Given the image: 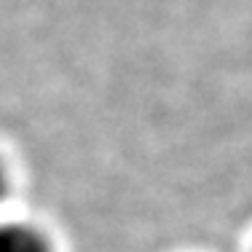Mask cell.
I'll return each mask as SVG.
<instances>
[{
    "instance_id": "6da1fadb",
    "label": "cell",
    "mask_w": 252,
    "mask_h": 252,
    "mask_svg": "<svg viewBox=\"0 0 252 252\" xmlns=\"http://www.w3.org/2000/svg\"><path fill=\"white\" fill-rule=\"evenodd\" d=\"M0 252H51V244L27 223H0Z\"/></svg>"
},
{
    "instance_id": "7a4b0ae2",
    "label": "cell",
    "mask_w": 252,
    "mask_h": 252,
    "mask_svg": "<svg viewBox=\"0 0 252 252\" xmlns=\"http://www.w3.org/2000/svg\"><path fill=\"white\" fill-rule=\"evenodd\" d=\"M5 190H8V177H5V169L0 164V201L5 199Z\"/></svg>"
}]
</instances>
